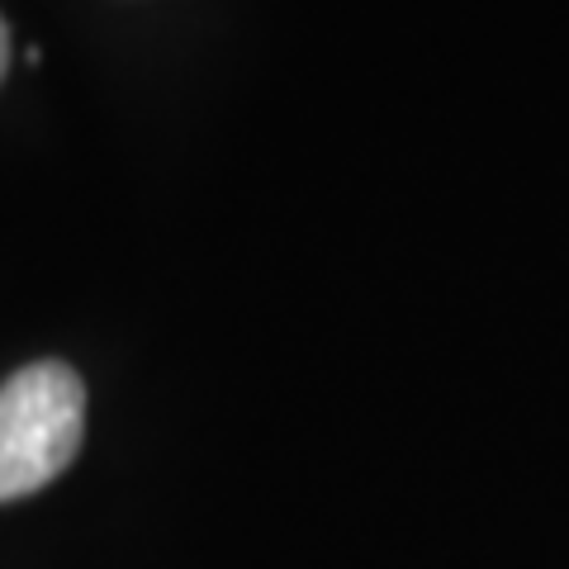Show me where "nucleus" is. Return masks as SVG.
<instances>
[{"label":"nucleus","mask_w":569,"mask_h":569,"mask_svg":"<svg viewBox=\"0 0 569 569\" xmlns=\"http://www.w3.org/2000/svg\"><path fill=\"white\" fill-rule=\"evenodd\" d=\"M86 385L62 361H33L0 385V503L48 489L81 451Z\"/></svg>","instance_id":"f257e3e1"},{"label":"nucleus","mask_w":569,"mask_h":569,"mask_svg":"<svg viewBox=\"0 0 569 569\" xmlns=\"http://www.w3.org/2000/svg\"><path fill=\"white\" fill-rule=\"evenodd\" d=\"M6 71H10V29L0 20V81H6Z\"/></svg>","instance_id":"f03ea898"}]
</instances>
